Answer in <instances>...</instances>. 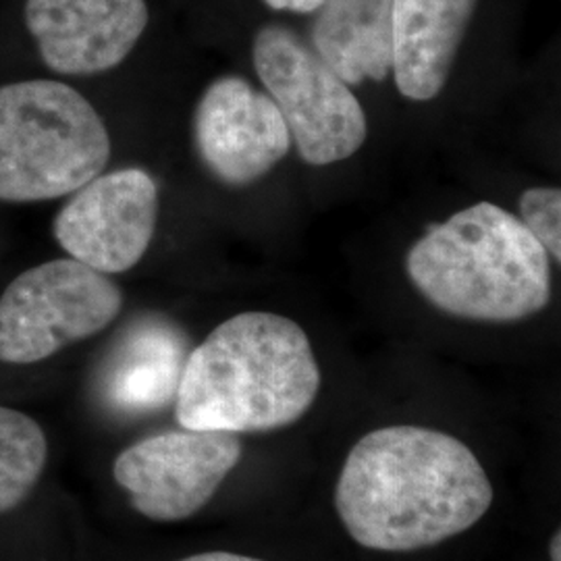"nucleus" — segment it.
Returning a JSON list of instances; mask_svg holds the SVG:
<instances>
[{
	"instance_id": "f257e3e1",
	"label": "nucleus",
	"mask_w": 561,
	"mask_h": 561,
	"mask_svg": "<svg viewBox=\"0 0 561 561\" xmlns=\"http://www.w3.org/2000/svg\"><path fill=\"white\" fill-rule=\"evenodd\" d=\"M493 484L466 443L437 428L370 431L343 461L335 510L364 549L412 553L470 530L486 516Z\"/></svg>"
},
{
	"instance_id": "f03ea898",
	"label": "nucleus",
	"mask_w": 561,
	"mask_h": 561,
	"mask_svg": "<svg viewBox=\"0 0 561 561\" xmlns=\"http://www.w3.org/2000/svg\"><path fill=\"white\" fill-rule=\"evenodd\" d=\"M319 391L321 368L300 324L241 312L185 358L175 416L192 431L268 433L300 421Z\"/></svg>"
},
{
	"instance_id": "7ed1b4c3",
	"label": "nucleus",
	"mask_w": 561,
	"mask_h": 561,
	"mask_svg": "<svg viewBox=\"0 0 561 561\" xmlns=\"http://www.w3.org/2000/svg\"><path fill=\"white\" fill-rule=\"evenodd\" d=\"M424 300L463 321L514 322L551 301V259L526 225L479 202L428 229L405 259Z\"/></svg>"
},
{
	"instance_id": "20e7f679",
	"label": "nucleus",
	"mask_w": 561,
	"mask_h": 561,
	"mask_svg": "<svg viewBox=\"0 0 561 561\" xmlns=\"http://www.w3.org/2000/svg\"><path fill=\"white\" fill-rule=\"evenodd\" d=\"M111 138L96 108L67 83L0 88V201H53L101 175Z\"/></svg>"
},
{
	"instance_id": "39448f33",
	"label": "nucleus",
	"mask_w": 561,
	"mask_h": 561,
	"mask_svg": "<svg viewBox=\"0 0 561 561\" xmlns=\"http://www.w3.org/2000/svg\"><path fill=\"white\" fill-rule=\"evenodd\" d=\"M254 67L301 161L327 167L360 150L368 136L360 101L350 83L294 32L279 25L261 30L254 41Z\"/></svg>"
},
{
	"instance_id": "423d86ee",
	"label": "nucleus",
	"mask_w": 561,
	"mask_h": 561,
	"mask_svg": "<svg viewBox=\"0 0 561 561\" xmlns=\"http://www.w3.org/2000/svg\"><path fill=\"white\" fill-rule=\"evenodd\" d=\"M121 306L119 287L73 259L30 268L0 298V362L50 358L65 345L101 333Z\"/></svg>"
},
{
	"instance_id": "0eeeda50",
	"label": "nucleus",
	"mask_w": 561,
	"mask_h": 561,
	"mask_svg": "<svg viewBox=\"0 0 561 561\" xmlns=\"http://www.w3.org/2000/svg\"><path fill=\"white\" fill-rule=\"evenodd\" d=\"M241 454L238 435L185 428L127 447L115 460L113 474L141 516L187 520L215 497Z\"/></svg>"
},
{
	"instance_id": "6e6552de",
	"label": "nucleus",
	"mask_w": 561,
	"mask_h": 561,
	"mask_svg": "<svg viewBox=\"0 0 561 561\" xmlns=\"http://www.w3.org/2000/svg\"><path fill=\"white\" fill-rule=\"evenodd\" d=\"M159 187L140 169H123L81 185L53 231L60 248L102 275L134 268L154 238Z\"/></svg>"
},
{
	"instance_id": "1a4fd4ad",
	"label": "nucleus",
	"mask_w": 561,
	"mask_h": 561,
	"mask_svg": "<svg viewBox=\"0 0 561 561\" xmlns=\"http://www.w3.org/2000/svg\"><path fill=\"white\" fill-rule=\"evenodd\" d=\"M194 140L204 167L231 187L262 180L291 148L277 104L233 76L210 83L202 94Z\"/></svg>"
},
{
	"instance_id": "9d476101",
	"label": "nucleus",
	"mask_w": 561,
	"mask_h": 561,
	"mask_svg": "<svg viewBox=\"0 0 561 561\" xmlns=\"http://www.w3.org/2000/svg\"><path fill=\"white\" fill-rule=\"evenodd\" d=\"M25 23L53 71L94 76L134 50L148 7L146 0H27Z\"/></svg>"
},
{
	"instance_id": "9b49d317",
	"label": "nucleus",
	"mask_w": 561,
	"mask_h": 561,
	"mask_svg": "<svg viewBox=\"0 0 561 561\" xmlns=\"http://www.w3.org/2000/svg\"><path fill=\"white\" fill-rule=\"evenodd\" d=\"M477 0H393L391 73L408 101L442 94Z\"/></svg>"
},
{
	"instance_id": "f8f14e48",
	"label": "nucleus",
	"mask_w": 561,
	"mask_h": 561,
	"mask_svg": "<svg viewBox=\"0 0 561 561\" xmlns=\"http://www.w3.org/2000/svg\"><path fill=\"white\" fill-rule=\"evenodd\" d=\"M185 364V341L169 322L134 324L102 373V393L123 412H150L175 400Z\"/></svg>"
},
{
	"instance_id": "ddd939ff",
	"label": "nucleus",
	"mask_w": 561,
	"mask_h": 561,
	"mask_svg": "<svg viewBox=\"0 0 561 561\" xmlns=\"http://www.w3.org/2000/svg\"><path fill=\"white\" fill-rule=\"evenodd\" d=\"M393 0H324L312 30L319 57L350 85L391 73Z\"/></svg>"
},
{
	"instance_id": "4468645a",
	"label": "nucleus",
	"mask_w": 561,
	"mask_h": 561,
	"mask_svg": "<svg viewBox=\"0 0 561 561\" xmlns=\"http://www.w3.org/2000/svg\"><path fill=\"white\" fill-rule=\"evenodd\" d=\"M48 443L41 424L0 405V514L23 502L41 479Z\"/></svg>"
},
{
	"instance_id": "2eb2a0df",
	"label": "nucleus",
	"mask_w": 561,
	"mask_h": 561,
	"mask_svg": "<svg viewBox=\"0 0 561 561\" xmlns=\"http://www.w3.org/2000/svg\"><path fill=\"white\" fill-rule=\"evenodd\" d=\"M561 192L558 187H530L520 196V221L541 241L549 259H561Z\"/></svg>"
},
{
	"instance_id": "dca6fc26",
	"label": "nucleus",
	"mask_w": 561,
	"mask_h": 561,
	"mask_svg": "<svg viewBox=\"0 0 561 561\" xmlns=\"http://www.w3.org/2000/svg\"><path fill=\"white\" fill-rule=\"evenodd\" d=\"M271 9L277 11H294V13H312L319 11L324 0H264Z\"/></svg>"
},
{
	"instance_id": "f3484780",
	"label": "nucleus",
	"mask_w": 561,
	"mask_h": 561,
	"mask_svg": "<svg viewBox=\"0 0 561 561\" xmlns=\"http://www.w3.org/2000/svg\"><path fill=\"white\" fill-rule=\"evenodd\" d=\"M180 561H266L259 558H250V556H241V553H229V551H208V553H198L192 558H185Z\"/></svg>"
},
{
	"instance_id": "a211bd4d",
	"label": "nucleus",
	"mask_w": 561,
	"mask_h": 561,
	"mask_svg": "<svg viewBox=\"0 0 561 561\" xmlns=\"http://www.w3.org/2000/svg\"><path fill=\"white\" fill-rule=\"evenodd\" d=\"M561 533L558 530L556 535H553V539H551V545H549V553H551V561H561L560 558V549H561Z\"/></svg>"
}]
</instances>
